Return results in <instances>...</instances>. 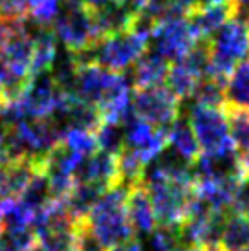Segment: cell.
Masks as SVG:
<instances>
[{
	"instance_id": "26",
	"label": "cell",
	"mask_w": 249,
	"mask_h": 251,
	"mask_svg": "<svg viewBox=\"0 0 249 251\" xmlns=\"http://www.w3.org/2000/svg\"><path fill=\"white\" fill-rule=\"evenodd\" d=\"M6 105V99H4V94H2V90H0V108Z\"/></svg>"
},
{
	"instance_id": "21",
	"label": "cell",
	"mask_w": 249,
	"mask_h": 251,
	"mask_svg": "<svg viewBox=\"0 0 249 251\" xmlns=\"http://www.w3.org/2000/svg\"><path fill=\"white\" fill-rule=\"evenodd\" d=\"M33 0H0V19L4 21H22L29 13Z\"/></svg>"
},
{
	"instance_id": "13",
	"label": "cell",
	"mask_w": 249,
	"mask_h": 251,
	"mask_svg": "<svg viewBox=\"0 0 249 251\" xmlns=\"http://www.w3.org/2000/svg\"><path fill=\"white\" fill-rule=\"evenodd\" d=\"M231 17H235V6L231 0L215 6L196 7L187 13V19L191 22V28L196 33L198 41H209Z\"/></svg>"
},
{
	"instance_id": "12",
	"label": "cell",
	"mask_w": 249,
	"mask_h": 251,
	"mask_svg": "<svg viewBox=\"0 0 249 251\" xmlns=\"http://www.w3.org/2000/svg\"><path fill=\"white\" fill-rule=\"evenodd\" d=\"M169 68H171L169 61H165L163 57H159L150 50H147L145 55L128 70L130 77H126V79L134 90L158 88V86H165Z\"/></svg>"
},
{
	"instance_id": "19",
	"label": "cell",
	"mask_w": 249,
	"mask_h": 251,
	"mask_svg": "<svg viewBox=\"0 0 249 251\" xmlns=\"http://www.w3.org/2000/svg\"><path fill=\"white\" fill-rule=\"evenodd\" d=\"M193 105L198 106H213V108H225V98H224V86L209 77H203L198 86L194 88L191 96Z\"/></svg>"
},
{
	"instance_id": "22",
	"label": "cell",
	"mask_w": 249,
	"mask_h": 251,
	"mask_svg": "<svg viewBox=\"0 0 249 251\" xmlns=\"http://www.w3.org/2000/svg\"><path fill=\"white\" fill-rule=\"evenodd\" d=\"M17 22L19 21L13 22V21H4V19H0V51L4 50L6 42L9 41V37H11V33H13Z\"/></svg>"
},
{
	"instance_id": "18",
	"label": "cell",
	"mask_w": 249,
	"mask_h": 251,
	"mask_svg": "<svg viewBox=\"0 0 249 251\" xmlns=\"http://www.w3.org/2000/svg\"><path fill=\"white\" fill-rule=\"evenodd\" d=\"M97 149L112 156H119L124 149V126L123 123L103 121L96 130Z\"/></svg>"
},
{
	"instance_id": "14",
	"label": "cell",
	"mask_w": 249,
	"mask_h": 251,
	"mask_svg": "<svg viewBox=\"0 0 249 251\" xmlns=\"http://www.w3.org/2000/svg\"><path fill=\"white\" fill-rule=\"evenodd\" d=\"M167 149L189 165H194V161L200 158L201 149L185 118H180L173 126L167 128Z\"/></svg>"
},
{
	"instance_id": "10",
	"label": "cell",
	"mask_w": 249,
	"mask_h": 251,
	"mask_svg": "<svg viewBox=\"0 0 249 251\" xmlns=\"http://www.w3.org/2000/svg\"><path fill=\"white\" fill-rule=\"evenodd\" d=\"M75 181L79 183H94L103 189H112L119 185L118 178V158L106 154L103 151H97L88 156L79 165L75 173Z\"/></svg>"
},
{
	"instance_id": "9",
	"label": "cell",
	"mask_w": 249,
	"mask_h": 251,
	"mask_svg": "<svg viewBox=\"0 0 249 251\" xmlns=\"http://www.w3.org/2000/svg\"><path fill=\"white\" fill-rule=\"evenodd\" d=\"M124 126V149L136 152L147 165L163 152L167 147V130L156 128L134 114L123 123Z\"/></svg>"
},
{
	"instance_id": "23",
	"label": "cell",
	"mask_w": 249,
	"mask_h": 251,
	"mask_svg": "<svg viewBox=\"0 0 249 251\" xmlns=\"http://www.w3.org/2000/svg\"><path fill=\"white\" fill-rule=\"evenodd\" d=\"M235 6V15L249 22V0H231Z\"/></svg>"
},
{
	"instance_id": "7",
	"label": "cell",
	"mask_w": 249,
	"mask_h": 251,
	"mask_svg": "<svg viewBox=\"0 0 249 251\" xmlns=\"http://www.w3.org/2000/svg\"><path fill=\"white\" fill-rule=\"evenodd\" d=\"M132 114L149 125L167 130L181 118V101L167 86L130 92Z\"/></svg>"
},
{
	"instance_id": "25",
	"label": "cell",
	"mask_w": 249,
	"mask_h": 251,
	"mask_svg": "<svg viewBox=\"0 0 249 251\" xmlns=\"http://www.w3.org/2000/svg\"><path fill=\"white\" fill-rule=\"evenodd\" d=\"M4 231H6V224H4V216H2V211H0V240L4 237Z\"/></svg>"
},
{
	"instance_id": "6",
	"label": "cell",
	"mask_w": 249,
	"mask_h": 251,
	"mask_svg": "<svg viewBox=\"0 0 249 251\" xmlns=\"http://www.w3.org/2000/svg\"><path fill=\"white\" fill-rule=\"evenodd\" d=\"M196 42L198 37L191 28L187 13L174 11L154 24L149 35V50L169 63H174L185 55Z\"/></svg>"
},
{
	"instance_id": "24",
	"label": "cell",
	"mask_w": 249,
	"mask_h": 251,
	"mask_svg": "<svg viewBox=\"0 0 249 251\" xmlns=\"http://www.w3.org/2000/svg\"><path fill=\"white\" fill-rule=\"evenodd\" d=\"M106 251H143V248H141V242H139L138 238H132V240H126L123 244L114 246V248Z\"/></svg>"
},
{
	"instance_id": "1",
	"label": "cell",
	"mask_w": 249,
	"mask_h": 251,
	"mask_svg": "<svg viewBox=\"0 0 249 251\" xmlns=\"http://www.w3.org/2000/svg\"><path fill=\"white\" fill-rule=\"evenodd\" d=\"M126 193L128 187L124 185H116L104 191V195L84 218L86 229L104 251L136 238L126 216Z\"/></svg>"
},
{
	"instance_id": "11",
	"label": "cell",
	"mask_w": 249,
	"mask_h": 251,
	"mask_svg": "<svg viewBox=\"0 0 249 251\" xmlns=\"http://www.w3.org/2000/svg\"><path fill=\"white\" fill-rule=\"evenodd\" d=\"M126 216L132 226L134 235H152L158 222L154 215L152 200L143 183L132 185L126 193Z\"/></svg>"
},
{
	"instance_id": "15",
	"label": "cell",
	"mask_w": 249,
	"mask_h": 251,
	"mask_svg": "<svg viewBox=\"0 0 249 251\" xmlns=\"http://www.w3.org/2000/svg\"><path fill=\"white\" fill-rule=\"evenodd\" d=\"M225 108L249 110V57L229 74L227 83L224 86Z\"/></svg>"
},
{
	"instance_id": "27",
	"label": "cell",
	"mask_w": 249,
	"mask_h": 251,
	"mask_svg": "<svg viewBox=\"0 0 249 251\" xmlns=\"http://www.w3.org/2000/svg\"><path fill=\"white\" fill-rule=\"evenodd\" d=\"M233 251H249V244L242 246V248H238V250H233Z\"/></svg>"
},
{
	"instance_id": "5",
	"label": "cell",
	"mask_w": 249,
	"mask_h": 251,
	"mask_svg": "<svg viewBox=\"0 0 249 251\" xmlns=\"http://www.w3.org/2000/svg\"><path fill=\"white\" fill-rule=\"evenodd\" d=\"M50 29L57 42L74 57L83 55L99 41L94 13L79 0H64Z\"/></svg>"
},
{
	"instance_id": "2",
	"label": "cell",
	"mask_w": 249,
	"mask_h": 251,
	"mask_svg": "<svg viewBox=\"0 0 249 251\" xmlns=\"http://www.w3.org/2000/svg\"><path fill=\"white\" fill-rule=\"evenodd\" d=\"M209 66L207 75L225 86L229 74L249 57V22L240 17H231L207 41Z\"/></svg>"
},
{
	"instance_id": "28",
	"label": "cell",
	"mask_w": 249,
	"mask_h": 251,
	"mask_svg": "<svg viewBox=\"0 0 249 251\" xmlns=\"http://www.w3.org/2000/svg\"><path fill=\"white\" fill-rule=\"evenodd\" d=\"M29 251H42V250H41V248H39V246H37V244H35L33 248H31V250H29Z\"/></svg>"
},
{
	"instance_id": "3",
	"label": "cell",
	"mask_w": 249,
	"mask_h": 251,
	"mask_svg": "<svg viewBox=\"0 0 249 251\" xmlns=\"http://www.w3.org/2000/svg\"><path fill=\"white\" fill-rule=\"evenodd\" d=\"M149 50V37L136 29L103 37L83 55H77L79 63H94L116 74H126Z\"/></svg>"
},
{
	"instance_id": "8",
	"label": "cell",
	"mask_w": 249,
	"mask_h": 251,
	"mask_svg": "<svg viewBox=\"0 0 249 251\" xmlns=\"http://www.w3.org/2000/svg\"><path fill=\"white\" fill-rule=\"evenodd\" d=\"M187 123L203 152H216L224 147L231 145L225 108L193 105L189 108Z\"/></svg>"
},
{
	"instance_id": "17",
	"label": "cell",
	"mask_w": 249,
	"mask_h": 251,
	"mask_svg": "<svg viewBox=\"0 0 249 251\" xmlns=\"http://www.w3.org/2000/svg\"><path fill=\"white\" fill-rule=\"evenodd\" d=\"M229 123V138L238 156L249 152V110L225 108Z\"/></svg>"
},
{
	"instance_id": "16",
	"label": "cell",
	"mask_w": 249,
	"mask_h": 251,
	"mask_svg": "<svg viewBox=\"0 0 249 251\" xmlns=\"http://www.w3.org/2000/svg\"><path fill=\"white\" fill-rule=\"evenodd\" d=\"M246 244H249V215L231 209L222 222L220 250L233 251Z\"/></svg>"
},
{
	"instance_id": "4",
	"label": "cell",
	"mask_w": 249,
	"mask_h": 251,
	"mask_svg": "<svg viewBox=\"0 0 249 251\" xmlns=\"http://www.w3.org/2000/svg\"><path fill=\"white\" fill-rule=\"evenodd\" d=\"M143 185L152 200L158 227L178 229L185 220L194 198L196 178H187V180L149 178L143 180Z\"/></svg>"
},
{
	"instance_id": "20",
	"label": "cell",
	"mask_w": 249,
	"mask_h": 251,
	"mask_svg": "<svg viewBox=\"0 0 249 251\" xmlns=\"http://www.w3.org/2000/svg\"><path fill=\"white\" fill-rule=\"evenodd\" d=\"M64 0H33L29 7L28 21L39 28H50L61 11Z\"/></svg>"
}]
</instances>
